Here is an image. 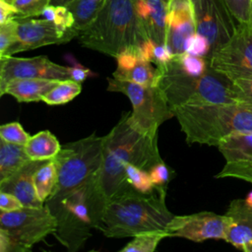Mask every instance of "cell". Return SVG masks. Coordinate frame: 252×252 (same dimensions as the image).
Masks as SVG:
<instances>
[{"instance_id":"cell-1","label":"cell","mask_w":252,"mask_h":252,"mask_svg":"<svg viewBox=\"0 0 252 252\" xmlns=\"http://www.w3.org/2000/svg\"><path fill=\"white\" fill-rule=\"evenodd\" d=\"M129 114L130 112L125 113L105 135L101 166L93 182L95 228L101 220L108 201L132 190L125 179L126 167L136 164L149 171L154 164L162 161L158 137L144 135L134 129L128 121Z\"/></svg>"},{"instance_id":"cell-2","label":"cell","mask_w":252,"mask_h":252,"mask_svg":"<svg viewBox=\"0 0 252 252\" xmlns=\"http://www.w3.org/2000/svg\"><path fill=\"white\" fill-rule=\"evenodd\" d=\"M166 192L147 195L129 190L110 199L97 226L110 238L134 237L152 230H164L173 215L165 205Z\"/></svg>"},{"instance_id":"cell-3","label":"cell","mask_w":252,"mask_h":252,"mask_svg":"<svg viewBox=\"0 0 252 252\" xmlns=\"http://www.w3.org/2000/svg\"><path fill=\"white\" fill-rule=\"evenodd\" d=\"M77 37L84 47L112 57L127 48L139 47L149 38L134 0H104L95 19Z\"/></svg>"},{"instance_id":"cell-4","label":"cell","mask_w":252,"mask_h":252,"mask_svg":"<svg viewBox=\"0 0 252 252\" xmlns=\"http://www.w3.org/2000/svg\"><path fill=\"white\" fill-rule=\"evenodd\" d=\"M171 110L190 145L218 146L230 134L252 131V108L239 102L187 104Z\"/></svg>"},{"instance_id":"cell-5","label":"cell","mask_w":252,"mask_h":252,"mask_svg":"<svg viewBox=\"0 0 252 252\" xmlns=\"http://www.w3.org/2000/svg\"><path fill=\"white\" fill-rule=\"evenodd\" d=\"M158 86L162 91L170 108L187 104L235 102L231 81L211 66L201 75L182 72L171 59L157 66Z\"/></svg>"},{"instance_id":"cell-6","label":"cell","mask_w":252,"mask_h":252,"mask_svg":"<svg viewBox=\"0 0 252 252\" xmlns=\"http://www.w3.org/2000/svg\"><path fill=\"white\" fill-rule=\"evenodd\" d=\"M104 142L105 136L93 133L61 147L54 158L58 172L57 183L47 200L61 198L94 179L101 166Z\"/></svg>"},{"instance_id":"cell-7","label":"cell","mask_w":252,"mask_h":252,"mask_svg":"<svg viewBox=\"0 0 252 252\" xmlns=\"http://www.w3.org/2000/svg\"><path fill=\"white\" fill-rule=\"evenodd\" d=\"M93 182L94 179L61 198L44 203L57 220L54 236L71 252L78 251L92 236V229L94 228L92 214Z\"/></svg>"},{"instance_id":"cell-8","label":"cell","mask_w":252,"mask_h":252,"mask_svg":"<svg viewBox=\"0 0 252 252\" xmlns=\"http://www.w3.org/2000/svg\"><path fill=\"white\" fill-rule=\"evenodd\" d=\"M57 220L49 208L23 207L0 213V252H28L32 246L53 234Z\"/></svg>"},{"instance_id":"cell-9","label":"cell","mask_w":252,"mask_h":252,"mask_svg":"<svg viewBox=\"0 0 252 252\" xmlns=\"http://www.w3.org/2000/svg\"><path fill=\"white\" fill-rule=\"evenodd\" d=\"M107 91L125 94L131 101L130 125L144 135L158 137V127L174 116L162 91L158 86H143L134 82L107 79Z\"/></svg>"},{"instance_id":"cell-10","label":"cell","mask_w":252,"mask_h":252,"mask_svg":"<svg viewBox=\"0 0 252 252\" xmlns=\"http://www.w3.org/2000/svg\"><path fill=\"white\" fill-rule=\"evenodd\" d=\"M208 59L215 71L231 82L252 75L251 23H238L231 37Z\"/></svg>"},{"instance_id":"cell-11","label":"cell","mask_w":252,"mask_h":252,"mask_svg":"<svg viewBox=\"0 0 252 252\" xmlns=\"http://www.w3.org/2000/svg\"><path fill=\"white\" fill-rule=\"evenodd\" d=\"M192 3L196 32L209 40L211 55L231 37L238 23L222 0H192Z\"/></svg>"},{"instance_id":"cell-12","label":"cell","mask_w":252,"mask_h":252,"mask_svg":"<svg viewBox=\"0 0 252 252\" xmlns=\"http://www.w3.org/2000/svg\"><path fill=\"white\" fill-rule=\"evenodd\" d=\"M16 19L18 20V39L2 57L46 45L66 43L79 34L77 29L65 31L47 19Z\"/></svg>"},{"instance_id":"cell-13","label":"cell","mask_w":252,"mask_h":252,"mask_svg":"<svg viewBox=\"0 0 252 252\" xmlns=\"http://www.w3.org/2000/svg\"><path fill=\"white\" fill-rule=\"evenodd\" d=\"M227 228L225 215L199 212L191 215L173 216L165 230L169 237H182L194 242L208 239H223Z\"/></svg>"},{"instance_id":"cell-14","label":"cell","mask_w":252,"mask_h":252,"mask_svg":"<svg viewBox=\"0 0 252 252\" xmlns=\"http://www.w3.org/2000/svg\"><path fill=\"white\" fill-rule=\"evenodd\" d=\"M28 78L67 80L70 79L69 67L59 65L46 56L0 57V94L9 81Z\"/></svg>"},{"instance_id":"cell-15","label":"cell","mask_w":252,"mask_h":252,"mask_svg":"<svg viewBox=\"0 0 252 252\" xmlns=\"http://www.w3.org/2000/svg\"><path fill=\"white\" fill-rule=\"evenodd\" d=\"M196 32L192 0H169L165 44L174 55L186 51L188 39Z\"/></svg>"},{"instance_id":"cell-16","label":"cell","mask_w":252,"mask_h":252,"mask_svg":"<svg viewBox=\"0 0 252 252\" xmlns=\"http://www.w3.org/2000/svg\"><path fill=\"white\" fill-rule=\"evenodd\" d=\"M227 228L224 240L244 252H252V204L246 199L230 202L224 214Z\"/></svg>"},{"instance_id":"cell-17","label":"cell","mask_w":252,"mask_h":252,"mask_svg":"<svg viewBox=\"0 0 252 252\" xmlns=\"http://www.w3.org/2000/svg\"><path fill=\"white\" fill-rule=\"evenodd\" d=\"M138 19L149 38L165 44L167 32V4L162 0H134Z\"/></svg>"},{"instance_id":"cell-18","label":"cell","mask_w":252,"mask_h":252,"mask_svg":"<svg viewBox=\"0 0 252 252\" xmlns=\"http://www.w3.org/2000/svg\"><path fill=\"white\" fill-rule=\"evenodd\" d=\"M46 160H31L18 172L7 180L0 182V190L15 195L25 207H41L44 203L40 202L36 196L33 175L36 169Z\"/></svg>"},{"instance_id":"cell-19","label":"cell","mask_w":252,"mask_h":252,"mask_svg":"<svg viewBox=\"0 0 252 252\" xmlns=\"http://www.w3.org/2000/svg\"><path fill=\"white\" fill-rule=\"evenodd\" d=\"M59 80L28 78L9 81L0 94H10L19 102L41 101L43 95L58 84Z\"/></svg>"},{"instance_id":"cell-20","label":"cell","mask_w":252,"mask_h":252,"mask_svg":"<svg viewBox=\"0 0 252 252\" xmlns=\"http://www.w3.org/2000/svg\"><path fill=\"white\" fill-rule=\"evenodd\" d=\"M226 162L252 159V131H242L223 138L217 146Z\"/></svg>"},{"instance_id":"cell-21","label":"cell","mask_w":252,"mask_h":252,"mask_svg":"<svg viewBox=\"0 0 252 252\" xmlns=\"http://www.w3.org/2000/svg\"><path fill=\"white\" fill-rule=\"evenodd\" d=\"M31 160L25 146L0 139V182L13 176Z\"/></svg>"},{"instance_id":"cell-22","label":"cell","mask_w":252,"mask_h":252,"mask_svg":"<svg viewBox=\"0 0 252 252\" xmlns=\"http://www.w3.org/2000/svg\"><path fill=\"white\" fill-rule=\"evenodd\" d=\"M28 156L32 160H49L54 158L61 150L57 138L48 130L31 136L25 145Z\"/></svg>"},{"instance_id":"cell-23","label":"cell","mask_w":252,"mask_h":252,"mask_svg":"<svg viewBox=\"0 0 252 252\" xmlns=\"http://www.w3.org/2000/svg\"><path fill=\"white\" fill-rule=\"evenodd\" d=\"M57 166L54 158L46 160L39 166L33 175L35 192L38 200L42 203L51 196L57 183Z\"/></svg>"},{"instance_id":"cell-24","label":"cell","mask_w":252,"mask_h":252,"mask_svg":"<svg viewBox=\"0 0 252 252\" xmlns=\"http://www.w3.org/2000/svg\"><path fill=\"white\" fill-rule=\"evenodd\" d=\"M112 77L120 80L134 82L143 86H158V68H154L152 62L142 58L136 65L125 72H113Z\"/></svg>"},{"instance_id":"cell-25","label":"cell","mask_w":252,"mask_h":252,"mask_svg":"<svg viewBox=\"0 0 252 252\" xmlns=\"http://www.w3.org/2000/svg\"><path fill=\"white\" fill-rule=\"evenodd\" d=\"M103 2L97 0H73L67 8L71 11L78 32L88 27L97 16Z\"/></svg>"},{"instance_id":"cell-26","label":"cell","mask_w":252,"mask_h":252,"mask_svg":"<svg viewBox=\"0 0 252 252\" xmlns=\"http://www.w3.org/2000/svg\"><path fill=\"white\" fill-rule=\"evenodd\" d=\"M125 179L132 189L142 194L151 195L158 192H166L165 188H159L153 183L148 170L136 164H129L126 167Z\"/></svg>"},{"instance_id":"cell-27","label":"cell","mask_w":252,"mask_h":252,"mask_svg":"<svg viewBox=\"0 0 252 252\" xmlns=\"http://www.w3.org/2000/svg\"><path fill=\"white\" fill-rule=\"evenodd\" d=\"M82 91V85L71 79L59 81L58 84L46 93L41 101L48 105L66 104L75 98Z\"/></svg>"},{"instance_id":"cell-28","label":"cell","mask_w":252,"mask_h":252,"mask_svg":"<svg viewBox=\"0 0 252 252\" xmlns=\"http://www.w3.org/2000/svg\"><path fill=\"white\" fill-rule=\"evenodd\" d=\"M169 237L168 232L164 230H152L142 232L133 237V240L127 243L121 252H154L159 242Z\"/></svg>"},{"instance_id":"cell-29","label":"cell","mask_w":252,"mask_h":252,"mask_svg":"<svg viewBox=\"0 0 252 252\" xmlns=\"http://www.w3.org/2000/svg\"><path fill=\"white\" fill-rule=\"evenodd\" d=\"M172 60L182 72L190 75L204 74L210 68V62L208 58L192 55L188 52L174 55Z\"/></svg>"},{"instance_id":"cell-30","label":"cell","mask_w":252,"mask_h":252,"mask_svg":"<svg viewBox=\"0 0 252 252\" xmlns=\"http://www.w3.org/2000/svg\"><path fill=\"white\" fill-rule=\"evenodd\" d=\"M41 16L55 23L61 29L68 31L75 28V20L67 6L48 4L41 12Z\"/></svg>"},{"instance_id":"cell-31","label":"cell","mask_w":252,"mask_h":252,"mask_svg":"<svg viewBox=\"0 0 252 252\" xmlns=\"http://www.w3.org/2000/svg\"><path fill=\"white\" fill-rule=\"evenodd\" d=\"M231 91L235 102L252 108V75L232 81Z\"/></svg>"},{"instance_id":"cell-32","label":"cell","mask_w":252,"mask_h":252,"mask_svg":"<svg viewBox=\"0 0 252 252\" xmlns=\"http://www.w3.org/2000/svg\"><path fill=\"white\" fill-rule=\"evenodd\" d=\"M31 136L19 122H10L0 126V139L5 142L25 146Z\"/></svg>"},{"instance_id":"cell-33","label":"cell","mask_w":252,"mask_h":252,"mask_svg":"<svg viewBox=\"0 0 252 252\" xmlns=\"http://www.w3.org/2000/svg\"><path fill=\"white\" fill-rule=\"evenodd\" d=\"M250 176H252V159L242 162H225V165L215 177H231L245 181Z\"/></svg>"},{"instance_id":"cell-34","label":"cell","mask_w":252,"mask_h":252,"mask_svg":"<svg viewBox=\"0 0 252 252\" xmlns=\"http://www.w3.org/2000/svg\"><path fill=\"white\" fill-rule=\"evenodd\" d=\"M51 0H13L12 4L18 10L17 18H32L41 15L45 6L50 4Z\"/></svg>"},{"instance_id":"cell-35","label":"cell","mask_w":252,"mask_h":252,"mask_svg":"<svg viewBox=\"0 0 252 252\" xmlns=\"http://www.w3.org/2000/svg\"><path fill=\"white\" fill-rule=\"evenodd\" d=\"M18 20H10L0 24V57L16 43L18 39Z\"/></svg>"},{"instance_id":"cell-36","label":"cell","mask_w":252,"mask_h":252,"mask_svg":"<svg viewBox=\"0 0 252 252\" xmlns=\"http://www.w3.org/2000/svg\"><path fill=\"white\" fill-rule=\"evenodd\" d=\"M237 23H248L251 16L252 0H222Z\"/></svg>"},{"instance_id":"cell-37","label":"cell","mask_w":252,"mask_h":252,"mask_svg":"<svg viewBox=\"0 0 252 252\" xmlns=\"http://www.w3.org/2000/svg\"><path fill=\"white\" fill-rule=\"evenodd\" d=\"M192 55L209 58L211 53V44L202 34L195 32L186 43V51Z\"/></svg>"},{"instance_id":"cell-38","label":"cell","mask_w":252,"mask_h":252,"mask_svg":"<svg viewBox=\"0 0 252 252\" xmlns=\"http://www.w3.org/2000/svg\"><path fill=\"white\" fill-rule=\"evenodd\" d=\"M149 174L151 176V179L153 183L159 187V188H165L173 174L172 170L165 164V162L159 161L154 164L150 169H149Z\"/></svg>"},{"instance_id":"cell-39","label":"cell","mask_w":252,"mask_h":252,"mask_svg":"<svg viewBox=\"0 0 252 252\" xmlns=\"http://www.w3.org/2000/svg\"><path fill=\"white\" fill-rule=\"evenodd\" d=\"M23 207L24 205L15 195L0 190V211L13 212Z\"/></svg>"},{"instance_id":"cell-40","label":"cell","mask_w":252,"mask_h":252,"mask_svg":"<svg viewBox=\"0 0 252 252\" xmlns=\"http://www.w3.org/2000/svg\"><path fill=\"white\" fill-rule=\"evenodd\" d=\"M173 57V52L166 44H157L154 50L153 63H155L157 66H160L169 62Z\"/></svg>"},{"instance_id":"cell-41","label":"cell","mask_w":252,"mask_h":252,"mask_svg":"<svg viewBox=\"0 0 252 252\" xmlns=\"http://www.w3.org/2000/svg\"><path fill=\"white\" fill-rule=\"evenodd\" d=\"M19 16L18 10L12 3L0 0V24L14 20Z\"/></svg>"},{"instance_id":"cell-42","label":"cell","mask_w":252,"mask_h":252,"mask_svg":"<svg viewBox=\"0 0 252 252\" xmlns=\"http://www.w3.org/2000/svg\"><path fill=\"white\" fill-rule=\"evenodd\" d=\"M90 70L82 67L79 64H76L73 67H69V75L70 79L79 83H82L84 80H86L89 76Z\"/></svg>"},{"instance_id":"cell-43","label":"cell","mask_w":252,"mask_h":252,"mask_svg":"<svg viewBox=\"0 0 252 252\" xmlns=\"http://www.w3.org/2000/svg\"><path fill=\"white\" fill-rule=\"evenodd\" d=\"M71 1L73 0H51L50 4L53 5H62V6H67Z\"/></svg>"},{"instance_id":"cell-44","label":"cell","mask_w":252,"mask_h":252,"mask_svg":"<svg viewBox=\"0 0 252 252\" xmlns=\"http://www.w3.org/2000/svg\"><path fill=\"white\" fill-rule=\"evenodd\" d=\"M246 200L249 202V203H251L252 204V192L247 196V198H246Z\"/></svg>"},{"instance_id":"cell-45","label":"cell","mask_w":252,"mask_h":252,"mask_svg":"<svg viewBox=\"0 0 252 252\" xmlns=\"http://www.w3.org/2000/svg\"><path fill=\"white\" fill-rule=\"evenodd\" d=\"M245 181H246V182H248V183H251V184H252V176L248 177V178H247Z\"/></svg>"},{"instance_id":"cell-46","label":"cell","mask_w":252,"mask_h":252,"mask_svg":"<svg viewBox=\"0 0 252 252\" xmlns=\"http://www.w3.org/2000/svg\"><path fill=\"white\" fill-rule=\"evenodd\" d=\"M250 23H251V25H252V7H251V16H250V21H249Z\"/></svg>"},{"instance_id":"cell-47","label":"cell","mask_w":252,"mask_h":252,"mask_svg":"<svg viewBox=\"0 0 252 252\" xmlns=\"http://www.w3.org/2000/svg\"><path fill=\"white\" fill-rule=\"evenodd\" d=\"M4 1H6V2H8V3H12L13 0H4Z\"/></svg>"},{"instance_id":"cell-48","label":"cell","mask_w":252,"mask_h":252,"mask_svg":"<svg viewBox=\"0 0 252 252\" xmlns=\"http://www.w3.org/2000/svg\"><path fill=\"white\" fill-rule=\"evenodd\" d=\"M162 1H164V2H165V3H166V4H167V3H168V1H169V0H162Z\"/></svg>"}]
</instances>
